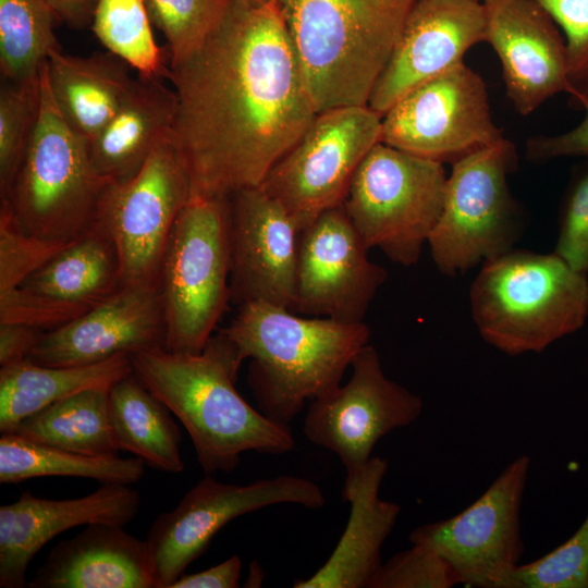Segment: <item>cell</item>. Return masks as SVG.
<instances>
[{
	"instance_id": "obj_43",
	"label": "cell",
	"mask_w": 588,
	"mask_h": 588,
	"mask_svg": "<svg viewBox=\"0 0 588 588\" xmlns=\"http://www.w3.org/2000/svg\"><path fill=\"white\" fill-rule=\"evenodd\" d=\"M264 578V573L256 561L250 564L248 577L244 587H259Z\"/></svg>"
},
{
	"instance_id": "obj_32",
	"label": "cell",
	"mask_w": 588,
	"mask_h": 588,
	"mask_svg": "<svg viewBox=\"0 0 588 588\" xmlns=\"http://www.w3.org/2000/svg\"><path fill=\"white\" fill-rule=\"evenodd\" d=\"M144 0H98L91 29L107 51L145 76L167 78L166 52L157 45Z\"/></svg>"
},
{
	"instance_id": "obj_4",
	"label": "cell",
	"mask_w": 588,
	"mask_h": 588,
	"mask_svg": "<svg viewBox=\"0 0 588 588\" xmlns=\"http://www.w3.org/2000/svg\"><path fill=\"white\" fill-rule=\"evenodd\" d=\"M317 112L368 106L416 0H272Z\"/></svg>"
},
{
	"instance_id": "obj_25",
	"label": "cell",
	"mask_w": 588,
	"mask_h": 588,
	"mask_svg": "<svg viewBox=\"0 0 588 588\" xmlns=\"http://www.w3.org/2000/svg\"><path fill=\"white\" fill-rule=\"evenodd\" d=\"M130 66L111 52L87 57L52 50L46 71L53 101L69 126L88 142L115 114L134 78Z\"/></svg>"
},
{
	"instance_id": "obj_46",
	"label": "cell",
	"mask_w": 588,
	"mask_h": 588,
	"mask_svg": "<svg viewBox=\"0 0 588 588\" xmlns=\"http://www.w3.org/2000/svg\"><path fill=\"white\" fill-rule=\"evenodd\" d=\"M481 1H487V0H481Z\"/></svg>"
},
{
	"instance_id": "obj_13",
	"label": "cell",
	"mask_w": 588,
	"mask_h": 588,
	"mask_svg": "<svg viewBox=\"0 0 588 588\" xmlns=\"http://www.w3.org/2000/svg\"><path fill=\"white\" fill-rule=\"evenodd\" d=\"M381 124L382 143L441 163L453 164L504 137L485 81L464 61L405 94Z\"/></svg>"
},
{
	"instance_id": "obj_30",
	"label": "cell",
	"mask_w": 588,
	"mask_h": 588,
	"mask_svg": "<svg viewBox=\"0 0 588 588\" xmlns=\"http://www.w3.org/2000/svg\"><path fill=\"white\" fill-rule=\"evenodd\" d=\"M139 457L78 454L27 440L14 433H1L0 482L16 483L45 476H71L102 483L132 485L145 473Z\"/></svg>"
},
{
	"instance_id": "obj_45",
	"label": "cell",
	"mask_w": 588,
	"mask_h": 588,
	"mask_svg": "<svg viewBox=\"0 0 588 588\" xmlns=\"http://www.w3.org/2000/svg\"><path fill=\"white\" fill-rule=\"evenodd\" d=\"M577 94H580V95H583V96H585V97L588 98V86H587L583 91H579V93H577ZM577 94H575V95H577ZM573 96H574V95H573Z\"/></svg>"
},
{
	"instance_id": "obj_34",
	"label": "cell",
	"mask_w": 588,
	"mask_h": 588,
	"mask_svg": "<svg viewBox=\"0 0 588 588\" xmlns=\"http://www.w3.org/2000/svg\"><path fill=\"white\" fill-rule=\"evenodd\" d=\"M40 111V75L2 81L0 88V198L7 196L34 136Z\"/></svg>"
},
{
	"instance_id": "obj_12",
	"label": "cell",
	"mask_w": 588,
	"mask_h": 588,
	"mask_svg": "<svg viewBox=\"0 0 588 588\" xmlns=\"http://www.w3.org/2000/svg\"><path fill=\"white\" fill-rule=\"evenodd\" d=\"M530 464L526 454L516 457L469 506L416 527L409 542L437 550L461 585L511 588L525 551L520 515Z\"/></svg>"
},
{
	"instance_id": "obj_9",
	"label": "cell",
	"mask_w": 588,
	"mask_h": 588,
	"mask_svg": "<svg viewBox=\"0 0 588 588\" xmlns=\"http://www.w3.org/2000/svg\"><path fill=\"white\" fill-rule=\"evenodd\" d=\"M516 166V147L505 137L453 163L427 243L442 274L465 273L513 249L523 228L520 206L507 183Z\"/></svg>"
},
{
	"instance_id": "obj_28",
	"label": "cell",
	"mask_w": 588,
	"mask_h": 588,
	"mask_svg": "<svg viewBox=\"0 0 588 588\" xmlns=\"http://www.w3.org/2000/svg\"><path fill=\"white\" fill-rule=\"evenodd\" d=\"M108 414L119 450L159 470L183 471L180 428L168 406L134 372L110 387Z\"/></svg>"
},
{
	"instance_id": "obj_29",
	"label": "cell",
	"mask_w": 588,
	"mask_h": 588,
	"mask_svg": "<svg viewBox=\"0 0 588 588\" xmlns=\"http://www.w3.org/2000/svg\"><path fill=\"white\" fill-rule=\"evenodd\" d=\"M110 387H95L64 397L22 420L11 432L61 450L95 456L120 451L108 414Z\"/></svg>"
},
{
	"instance_id": "obj_11",
	"label": "cell",
	"mask_w": 588,
	"mask_h": 588,
	"mask_svg": "<svg viewBox=\"0 0 588 588\" xmlns=\"http://www.w3.org/2000/svg\"><path fill=\"white\" fill-rule=\"evenodd\" d=\"M381 117L368 106L318 112L260 186L302 232L323 212L342 206L358 166L381 142Z\"/></svg>"
},
{
	"instance_id": "obj_15",
	"label": "cell",
	"mask_w": 588,
	"mask_h": 588,
	"mask_svg": "<svg viewBox=\"0 0 588 588\" xmlns=\"http://www.w3.org/2000/svg\"><path fill=\"white\" fill-rule=\"evenodd\" d=\"M351 367L348 381L314 399L304 420L306 439L335 454L345 478L365 466L380 439L415 422L424 406L417 394L385 376L372 345L363 347Z\"/></svg>"
},
{
	"instance_id": "obj_17",
	"label": "cell",
	"mask_w": 588,
	"mask_h": 588,
	"mask_svg": "<svg viewBox=\"0 0 588 588\" xmlns=\"http://www.w3.org/2000/svg\"><path fill=\"white\" fill-rule=\"evenodd\" d=\"M228 199L231 302H265L293 311L301 231L260 185Z\"/></svg>"
},
{
	"instance_id": "obj_1",
	"label": "cell",
	"mask_w": 588,
	"mask_h": 588,
	"mask_svg": "<svg viewBox=\"0 0 588 588\" xmlns=\"http://www.w3.org/2000/svg\"><path fill=\"white\" fill-rule=\"evenodd\" d=\"M167 78L177 97L171 136L195 195L261 185L318 113L273 1L232 0Z\"/></svg>"
},
{
	"instance_id": "obj_39",
	"label": "cell",
	"mask_w": 588,
	"mask_h": 588,
	"mask_svg": "<svg viewBox=\"0 0 588 588\" xmlns=\"http://www.w3.org/2000/svg\"><path fill=\"white\" fill-rule=\"evenodd\" d=\"M575 109L584 110V118L572 130L554 135H536L526 140V157L529 161L543 162L563 157H579L588 161V98L577 94L571 96Z\"/></svg>"
},
{
	"instance_id": "obj_3",
	"label": "cell",
	"mask_w": 588,
	"mask_h": 588,
	"mask_svg": "<svg viewBox=\"0 0 588 588\" xmlns=\"http://www.w3.org/2000/svg\"><path fill=\"white\" fill-rule=\"evenodd\" d=\"M250 358L248 385L258 411L290 427L307 401L341 383L359 351L369 344L363 322L301 317L265 302H246L220 330Z\"/></svg>"
},
{
	"instance_id": "obj_26",
	"label": "cell",
	"mask_w": 588,
	"mask_h": 588,
	"mask_svg": "<svg viewBox=\"0 0 588 588\" xmlns=\"http://www.w3.org/2000/svg\"><path fill=\"white\" fill-rule=\"evenodd\" d=\"M121 286L115 246L103 231L90 224L33 272L19 290L56 302L91 307Z\"/></svg>"
},
{
	"instance_id": "obj_35",
	"label": "cell",
	"mask_w": 588,
	"mask_h": 588,
	"mask_svg": "<svg viewBox=\"0 0 588 588\" xmlns=\"http://www.w3.org/2000/svg\"><path fill=\"white\" fill-rule=\"evenodd\" d=\"M511 588H588V512L565 542L532 562L520 564Z\"/></svg>"
},
{
	"instance_id": "obj_16",
	"label": "cell",
	"mask_w": 588,
	"mask_h": 588,
	"mask_svg": "<svg viewBox=\"0 0 588 588\" xmlns=\"http://www.w3.org/2000/svg\"><path fill=\"white\" fill-rule=\"evenodd\" d=\"M342 206L320 215L299 234L293 311L342 322H363L387 280Z\"/></svg>"
},
{
	"instance_id": "obj_23",
	"label": "cell",
	"mask_w": 588,
	"mask_h": 588,
	"mask_svg": "<svg viewBox=\"0 0 588 588\" xmlns=\"http://www.w3.org/2000/svg\"><path fill=\"white\" fill-rule=\"evenodd\" d=\"M29 588H157L147 540L123 526L91 524L59 541L27 585Z\"/></svg>"
},
{
	"instance_id": "obj_5",
	"label": "cell",
	"mask_w": 588,
	"mask_h": 588,
	"mask_svg": "<svg viewBox=\"0 0 588 588\" xmlns=\"http://www.w3.org/2000/svg\"><path fill=\"white\" fill-rule=\"evenodd\" d=\"M587 275L554 252L513 248L485 261L469 290L478 333L509 356L543 352L584 327Z\"/></svg>"
},
{
	"instance_id": "obj_37",
	"label": "cell",
	"mask_w": 588,
	"mask_h": 588,
	"mask_svg": "<svg viewBox=\"0 0 588 588\" xmlns=\"http://www.w3.org/2000/svg\"><path fill=\"white\" fill-rule=\"evenodd\" d=\"M554 253L576 271L588 274V162L568 185Z\"/></svg>"
},
{
	"instance_id": "obj_36",
	"label": "cell",
	"mask_w": 588,
	"mask_h": 588,
	"mask_svg": "<svg viewBox=\"0 0 588 588\" xmlns=\"http://www.w3.org/2000/svg\"><path fill=\"white\" fill-rule=\"evenodd\" d=\"M461 585L449 562L432 547L412 543L382 563L370 588H452Z\"/></svg>"
},
{
	"instance_id": "obj_8",
	"label": "cell",
	"mask_w": 588,
	"mask_h": 588,
	"mask_svg": "<svg viewBox=\"0 0 588 588\" xmlns=\"http://www.w3.org/2000/svg\"><path fill=\"white\" fill-rule=\"evenodd\" d=\"M446 180L443 163L380 142L358 166L342 207L369 249L411 267L440 218Z\"/></svg>"
},
{
	"instance_id": "obj_44",
	"label": "cell",
	"mask_w": 588,
	"mask_h": 588,
	"mask_svg": "<svg viewBox=\"0 0 588 588\" xmlns=\"http://www.w3.org/2000/svg\"><path fill=\"white\" fill-rule=\"evenodd\" d=\"M245 1L253 2V3H260V4L272 2V0H245Z\"/></svg>"
},
{
	"instance_id": "obj_31",
	"label": "cell",
	"mask_w": 588,
	"mask_h": 588,
	"mask_svg": "<svg viewBox=\"0 0 588 588\" xmlns=\"http://www.w3.org/2000/svg\"><path fill=\"white\" fill-rule=\"evenodd\" d=\"M54 15L45 0H0V72L3 81H35L52 50Z\"/></svg>"
},
{
	"instance_id": "obj_14",
	"label": "cell",
	"mask_w": 588,
	"mask_h": 588,
	"mask_svg": "<svg viewBox=\"0 0 588 588\" xmlns=\"http://www.w3.org/2000/svg\"><path fill=\"white\" fill-rule=\"evenodd\" d=\"M286 503L317 510L324 505L326 499L317 483L297 476L281 475L233 485L206 475L149 528L146 540L156 566L157 588H170L232 519Z\"/></svg>"
},
{
	"instance_id": "obj_33",
	"label": "cell",
	"mask_w": 588,
	"mask_h": 588,
	"mask_svg": "<svg viewBox=\"0 0 588 588\" xmlns=\"http://www.w3.org/2000/svg\"><path fill=\"white\" fill-rule=\"evenodd\" d=\"M232 0H144L150 22L166 37L170 66L198 50Z\"/></svg>"
},
{
	"instance_id": "obj_10",
	"label": "cell",
	"mask_w": 588,
	"mask_h": 588,
	"mask_svg": "<svg viewBox=\"0 0 588 588\" xmlns=\"http://www.w3.org/2000/svg\"><path fill=\"white\" fill-rule=\"evenodd\" d=\"M191 194L171 130L159 138L138 172L105 186L91 224L114 244L122 285L158 286L173 226Z\"/></svg>"
},
{
	"instance_id": "obj_2",
	"label": "cell",
	"mask_w": 588,
	"mask_h": 588,
	"mask_svg": "<svg viewBox=\"0 0 588 588\" xmlns=\"http://www.w3.org/2000/svg\"><path fill=\"white\" fill-rule=\"evenodd\" d=\"M130 358L134 375L189 433L206 475L234 470L248 451L281 455L294 449L290 427L252 407L235 389L244 358L221 331L197 354L161 347Z\"/></svg>"
},
{
	"instance_id": "obj_24",
	"label": "cell",
	"mask_w": 588,
	"mask_h": 588,
	"mask_svg": "<svg viewBox=\"0 0 588 588\" xmlns=\"http://www.w3.org/2000/svg\"><path fill=\"white\" fill-rule=\"evenodd\" d=\"M177 97L163 77L138 74L122 105L88 142L93 163L108 182L130 179L173 126Z\"/></svg>"
},
{
	"instance_id": "obj_20",
	"label": "cell",
	"mask_w": 588,
	"mask_h": 588,
	"mask_svg": "<svg viewBox=\"0 0 588 588\" xmlns=\"http://www.w3.org/2000/svg\"><path fill=\"white\" fill-rule=\"evenodd\" d=\"M483 3L485 41L498 54L515 111L528 115L554 95H573L565 39L547 11L534 0Z\"/></svg>"
},
{
	"instance_id": "obj_38",
	"label": "cell",
	"mask_w": 588,
	"mask_h": 588,
	"mask_svg": "<svg viewBox=\"0 0 588 588\" xmlns=\"http://www.w3.org/2000/svg\"><path fill=\"white\" fill-rule=\"evenodd\" d=\"M552 17L565 39L574 94L588 86V0H534ZM571 95V96H573Z\"/></svg>"
},
{
	"instance_id": "obj_21",
	"label": "cell",
	"mask_w": 588,
	"mask_h": 588,
	"mask_svg": "<svg viewBox=\"0 0 588 588\" xmlns=\"http://www.w3.org/2000/svg\"><path fill=\"white\" fill-rule=\"evenodd\" d=\"M139 505L138 491L121 483H102L88 495L66 500L23 492L0 507V587L24 588L29 562L59 534L91 524L125 526Z\"/></svg>"
},
{
	"instance_id": "obj_22",
	"label": "cell",
	"mask_w": 588,
	"mask_h": 588,
	"mask_svg": "<svg viewBox=\"0 0 588 588\" xmlns=\"http://www.w3.org/2000/svg\"><path fill=\"white\" fill-rule=\"evenodd\" d=\"M389 462L372 456L345 478L342 497L351 504L346 527L327 562L295 588H370L382 565V547L401 513L400 504L380 498Z\"/></svg>"
},
{
	"instance_id": "obj_19",
	"label": "cell",
	"mask_w": 588,
	"mask_h": 588,
	"mask_svg": "<svg viewBox=\"0 0 588 588\" xmlns=\"http://www.w3.org/2000/svg\"><path fill=\"white\" fill-rule=\"evenodd\" d=\"M159 287L122 285L72 320L45 331L26 360L52 367L88 366L121 354L164 348Z\"/></svg>"
},
{
	"instance_id": "obj_18",
	"label": "cell",
	"mask_w": 588,
	"mask_h": 588,
	"mask_svg": "<svg viewBox=\"0 0 588 588\" xmlns=\"http://www.w3.org/2000/svg\"><path fill=\"white\" fill-rule=\"evenodd\" d=\"M481 0H416L368 107L381 118L405 94L463 62L486 38Z\"/></svg>"
},
{
	"instance_id": "obj_6",
	"label": "cell",
	"mask_w": 588,
	"mask_h": 588,
	"mask_svg": "<svg viewBox=\"0 0 588 588\" xmlns=\"http://www.w3.org/2000/svg\"><path fill=\"white\" fill-rule=\"evenodd\" d=\"M158 287L164 350L200 353L231 302L228 197L191 194L173 226Z\"/></svg>"
},
{
	"instance_id": "obj_27",
	"label": "cell",
	"mask_w": 588,
	"mask_h": 588,
	"mask_svg": "<svg viewBox=\"0 0 588 588\" xmlns=\"http://www.w3.org/2000/svg\"><path fill=\"white\" fill-rule=\"evenodd\" d=\"M133 372L130 355L88 366L52 367L21 360L0 368V431L82 390L111 387Z\"/></svg>"
},
{
	"instance_id": "obj_7",
	"label": "cell",
	"mask_w": 588,
	"mask_h": 588,
	"mask_svg": "<svg viewBox=\"0 0 588 588\" xmlns=\"http://www.w3.org/2000/svg\"><path fill=\"white\" fill-rule=\"evenodd\" d=\"M47 61V60H46ZM40 69V111L34 136L5 201L20 228L47 240H71L93 222L105 186L88 140L60 114Z\"/></svg>"
},
{
	"instance_id": "obj_41",
	"label": "cell",
	"mask_w": 588,
	"mask_h": 588,
	"mask_svg": "<svg viewBox=\"0 0 588 588\" xmlns=\"http://www.w3.org/2000/svg\"><path fill=\"white\" fill-rule=\"evenodd\" d=\"M45 330L24 323H0V366L27 358Z\"/></svg>"
},
{
	"instance_id": "obj_42",
	"label": "cell",
	"mask_w": 588,
	"mask_h": 588,
	"mask_svg": "<svg viewBox=\"0 0 588 588\" xmlns=\"http://www.w3.org/2000/svg\"><path fill=\"white\" fill-rule=\"evenodd\" d=\"M56 19L79 29L91 24L98 0H45Z\"/></svg>"
},
{
	"instance_id": "obj_40",
	"label": "cell",
	"mask_w": 588,
	"mask_h": 588,
	"mask_svg": "<svg viewBox=\"0 0 588 588\" xmlns=\"http://www.w3.org/2000/svg\"><path fill=\"white\" fill-rule=\"evenodd\" d=\"M242 561L237 555L198 573L181 575L170 588H237Z\"/></svg>"
}]
</instances>
